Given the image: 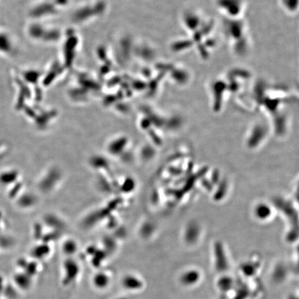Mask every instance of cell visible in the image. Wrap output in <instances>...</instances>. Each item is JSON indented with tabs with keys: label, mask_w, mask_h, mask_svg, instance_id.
<instances>
[{
	"label": "cell",
	"mask_w": 299,
	"mask_h": 299,
	"mask_svg": "<svg viewBox=\"0 0 299 299\" xmlns=\"http://www.w3.org/2000/svg\"><path fill=\"white\" fill-rule=\"evenodd\" d=\"M111 275L107 271H98L92 279L94 286L99 290H105L110 284Z\"/></svg>",
	"instance_id": "cell-6"
},
{
	"label": "cell",
	"mask_w": 299,
	"mask_h": 299,
	"mask_svg": "<svg viewBox=\"0 0 299 299\" xmlns=\"http://www.w3.org/2000/svg\"><path fill=\"white\" fill-rule=\"evenodd\" d=\"M203 279V274L200 269L195 268H187L179 274L178 282L184 288H194L200 285Z\"/></svg>",
	"instance_id": "cell-1"
},
{
	"label": "cell",
	"mask_w": 299,
	"mask_h": 299,
	"mask_svg": "<svg viewBox=\"0 0 299 299\" xmlns=\"http://www.w3.org/2000/svg\"><path fill=\"white\" fill-rule=\"evenodd\" d=\"M260 265L256 262L247 261L242 263L240 267V271L242 275L246 278H253L258 274Z\"/></svg>",
	"instance_id": "cell-7"
},
{
	"label": "cell",
	"mask_w": 299,
	"mask_h": 299,
	"mask_svg": "<svg viewBox=\"0 0 299 299\" xmlns=\"http://www.w3.org/2000/svg\"><path fill=\"white\" fill-rule=\"evenodd\" d=\"M116 299H128L124 298V297H121V298H118Z\"/></svg>",
	"instance_id": "cell-8"
},
{
	"label": "cell",
	"mask_w": 299,
	"mask_h": 299,
	"mask_svg": "<svg viewBox=\"0 0 299 299\" xmlns=\"http://www.w3.org/2000/svg\"><path fill=\"white\" fill-rule=\"evenodd\" d=\"M216 281V287L222 294H227L235 287V281L232 276L226 274H220Z\"/></svg>",
	"instance_id": "cell-4"
},
{
	"label": "cell",
	"mask_w": 299,
	"mask_h": 299,
	"mask_svg": "<svg viewBox=\"0 0 299 299\" xmlns=\"http://www.w3.org/2000/svg\"><path fill=\"white\" fill-rule=\"evenodd\" d=\"M290 271L288 268L284 264L277 265L271 272L272 280L276 284L283 283L288 278Z\"/></svg>",
	"instance_id": "cell-5"
},
{
	"label": "cell",
	"mask_w": 299,
	"mask_h": 299,
	"mask_svg": "<svg viewBox=\"0 0 299 299\" xmlns=\"http://www.w3.org/2000/svg\"><path fill=\"white\" fill-rule=\"evenodd\" d=\"M122 283L126 290L131 292H140L143 290L145 285L143 279L137 274H128L124 276Z\"/></svg>",
	"instance_id": "cell-3"
},
{
	"label": "cell",
	"mask_w": 299,
	"mask_h": 299,
	"mask_svg": "<svg viewBox=\"0 0 299 299\" xmlns=\"http://www.w3.org/2000/svg\"><path fill=\"white\" fill-rule=\"evenodd\" d=\"M213 265L215 269L220 274H226L230 269V263L222 247L215 249Z\"/></svg>",
	"instance_id": "cell-2"
}]
</instances>
